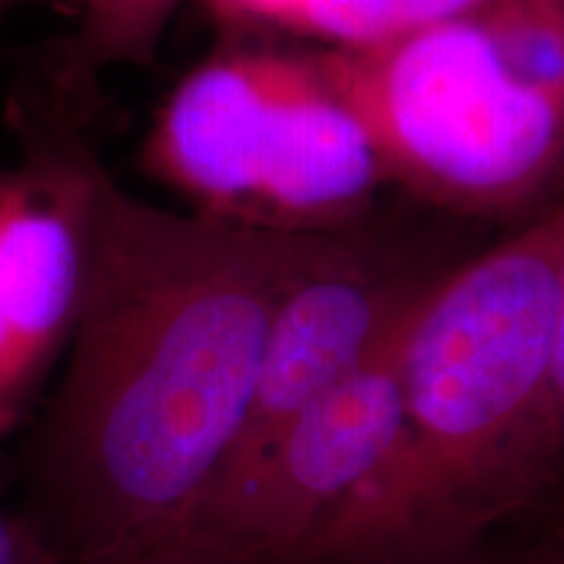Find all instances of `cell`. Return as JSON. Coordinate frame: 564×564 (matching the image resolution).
I'll list each match as a JSON object with an SVG mask.
<instances>
[{
  "mask_svg": "<svg viewBox=\"0 0 564 564\" xmlns=\"http://www.w3.org/2000/svg\"><path fill=\"white\" fill-rule=\"evenodd\" d=\"M350 236H278L165 209L100 160L87 278L26 486L70 564H154L236 447L280 303Z\"/></svg>",
  "mask_w": 564,
  "mask_h": 564,
  "instance_id": "6da1fadb",
  "label": "cell"
},
{
  "mask_svg": "<svg viewBox=\"0 0 564 564\" xmlns=\"http://www.w3.org/2000/svg\"><path fill=\"white\" fill-rule=\"evenodd\" d=\"M564 215L436 278L403 352V429L303 564L455 544L564 455L554 394Z\"/></svg>",
  "mask_w": 564,
  "mask_h": 564,
  "instance_id": "7a4b0ae2",
  "label": "cell"
},
{
  "mask_svg": "<svg viewBox=\"0 0 564 564\" xmlns=\"http://www.w3.org/2000/svg\"><path fill=\"white\" fill-rule=\"evenodd\" d=\"M392 183L505 215L564 171V0H486L366 51L319 47Z\"/></svg>",
  "mask_w": 564,
  "mask_h": 564,
  "instance_id": "3957f363",
  "label": "cell"
},
{
  "mask_svg": "<svg viewBox=\"0 0 564 564\" xmlns=\"http://www.w3.org/2000/svg\"><path fill=\"white\" fill-rule=\"evenodd\" d=\"M141 167L194 215L278 236H356L392 183L319 51L270 45H228L183 74Z\"/></svg>",
  "mask_w": 564,
  "mask_h": 564,
  "instance_id": "277c9868",
  "label": "cell"
},
{
  "mask_svg": "<svg viewBox=\"0 0 564 564\" xmlns=\"http://www.w3.org/2000/svg\"><path fill=\"white\" fill-rule=\"evenodd\" d=\"M421 299L241 481L212 497L154 564H303L329 520L398 442L403 352Z\"/></svg>",
  "mask_w": 564,
  "mask_h": 564,
  "instance_id": "5b68a950",
  "label": "cell"
},
{
  "mask_svg": "<svg viewBox=\"0 0 564 564\" xmlns=\"http://www.w3.org/2000/svg\"><path fill=\"white\" fill-rule=\"evenodd\" d=\"M432 280L382 264L356 236L306 274L274 314L243 429L202 507L241 481L301 413L358 369Z\"/></svg>",
  "mask_w": 564,
  "mask_h": 564,
  "instance_id": "8992f818",
  "label": "cell"
},
{
  "mask_svg": "<svg viewBox=\"0 0 564 564\" xmlns=\"http://www.w3.org/2000/svg\"><path fill=\"white\" fill-rule=\"evenodd\" d=\"M24 154L0 167V301L30 382L42 392L79 316L100 158L61 121H24Z\"/></svg>",
  "mask_w": 564,
  "mask_h": 564,
  "instance_id": "52a82bcc",
  "label": "cell"
},
{
  "mask_svg": "<svg viewBox=\"0 0 564 564\" xmlns=\"http://www.w3.org/2000/svg\"><path fill=\"white\" fill-rule=\"evenodd\" d=\"M486 0H301L288 32L337 51H366L460 19Z\"/></svg>",
  "mask_w": 564,
  "mask_h": 564,
  "instance_id": "ba28073f",
  "label": "cell"
},
{
  "mask_svg": "<svg viewBox=\"0 0 564 564\" xmlns=\"http://www.w3.org/2000/svg\"><path fill=\"white\" fill-rule=\"evenodd\" d=\"M183 0H82L74 68L79 74L147 66Z\"/></svg>",
  "mask_w": 564,
  "mask_h": 564,
  "instance_id": "9c48e42d",
  "label": "cell"
},
{
  "mask_svg": "<svg viewBox=\"0 0 564 564\" xmlns=\"http://www.w3.org/2000/svg\"><path fill=\"white\" fill-rule=\"evenodd\" d=\"M37 398L40 390L26 377L0 301V436L11 434L26 419V413L37 405Z\"/></svg>",
  "mask_w": 564,
  "mask_h": 564,
  "instance_id": "30bf717a",
  "label": "cell"
},
{
  "mask_svg": "<svg viewBox=\"0 0 564 564\" xmlns=\"http://www.w3.org/2000/svg\"><path fill=\"white\" fill-rule=\"evenodd\" d=\"M212 17L238 32L285 30L301 0H204Z\"/></svg>",
  "mask_w": 564,
  "mask_h": 564,
  "instance_id": "8fae6325",
  "label": "cell"
},
{
  "mask_svg": "<svg viewBox=\"0 0 564 564\" xmlns=\"http://www.w3.org/2000/svg\"><path fill=\"white\" fill-rule=\"evenodd\" d=\"M0 564H66L34 520L0 507Z\"/></svg>",
  "mask_w": 564,
  "mask_h": 564,
  "instance_id": "7c38bea8",
  "label": "cell"
},
{
  "mask_svg": "<svg viewBox=\"0 0 564 564\" xmlns=\"http://www.w3.org/2000/svg\"><path fill=\"white\" fill-rule=\"evenodd\" d=\"M564 215V199L560 202ZM554 394L556 411H560L562 442H564V238H562V262H560V316H556V352H554Z\"/></svg>",
  "mask_w": 564,
  "mask_h": 564,
  "instance_id": "4fadbf2b",
  "label": "cell"
},
{
  "mask_svg": "<svg viewBox=\"0 0 564 564\" xmlns=\"http://www.w3.org/2000/svg\"><path fill=\"white\" fill-rule=\"evenodd\" d=\"M13 6H45V9L61 11L63 17H79L82 0H0V11L13 9Z\"/></svg>",
  "mask_w": 564,
  "mask_h": 564,
  "instance_id": "5bb4252c",
  "label": "cell"
}]
</instances>
